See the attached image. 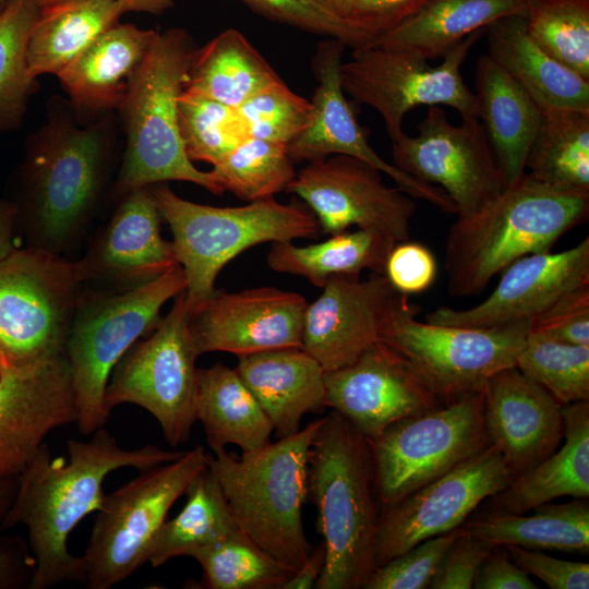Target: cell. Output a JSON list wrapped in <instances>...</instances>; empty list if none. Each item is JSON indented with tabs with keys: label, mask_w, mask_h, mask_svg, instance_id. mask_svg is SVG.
Here are the masks:
<instances>
[{
	"label": "cell",
	"mask_w": 589,
	"mask_h": 589,
	"mask_svg": "<svg viewBox=\"0 0 589 589\" xmlns=\"http://www.w3.org/2000/svg\"><path fill=\"white\" fill-rule=\"evenodd\" d=\"M392 142L393 165L404 173L441 188L457 216L471 215L502 193L505 179L479 119L453 124L442 106H430L417 124Z\"/></svg>",
	"instance_id": "9a60e30c"
},
{
	"label": "cell",
	"mask_w": 589,
	"mask_h": 589,
	"mask_svg": "<svg viewBox=\"0 0 589 589\" xmlns=\"http://www.w3.org/2000/svg\"><path fill=\"white\" fill-rule=\"evenodd\" d=\"M525 17L545 53L589 80V0H532Z\"/></svg>",
	"instance_id": "b9f144b4"
},
{
	"label": "cell",
	"mask_w": 589,
	"mask_h": 589,
	"mask_svg": "<svg viewBox=\"0 0 589 589\" xmlns=\"http://www.w3.org/2000/svg\"><path fill=\"white\" fill-rule=\"evenodd\" d=\"M588 216L589 190L558 189L522 173L481 209L457 216L450 226L444 248L449 294L481 293L509 264L551 251Z\"/></svg>",
	"instance_id": "3957f363"
},
{
	"label": "cell",
	"mask_w": 589,
	"mask_h": 589,
	"mask_svg": "<svg viewBox=\"0 0 589 589\" xmlns=\"http://www.w3.org/2000/svg\"><path fill=\"white\" fill-rule=\"evenodd\" d=\"M157 34L117 23L57 74L80 123L120 109Z\"/></svg>",
	"instance_id": "484cf974"
},
{
	"label": "cell",
	"mask_w": 589,
	"mask_h": 589,
	"mask_svg": "<svg viewBox=\"0 0 589 589\" xmlns=\"http://www.w3.org/2000/svg\"><path fill=\"white\" fill-rule=\"evenodd\" d=\"M125 12L121 0H67L40 9L27 45L29 74L57 75Z\"/></svg>",
	"instance_id": "836d02e7"
},
{
	"label": "cell",
	"mask_w": 589,
	"mask_h": 589,
	"mask_svg": "<svg viewBox=\"0 0 589 589\" xmlns=\"http://www.w3.org/2000/svg\"><path fill=\"white\" fill-rule=\"evenodd\" d=\"M39 9H44L67 0H34ZM129 11L160 14L173 7V0H121Z\"/></svg>",
	"instance_id": "680465c9"
},
{
	"label": "cell",
	"mask_w": 589,
	"mask_h": 589,
	"mask_svg": "<svg viewBox=\"0 0 589 589\" xmlns=\"http://www.w3.org/2000/svg\"><path fill=\"white\" fill-rule=\"evenodd\" d=\"M332 12L344 17V11L347 0H315ZM345 19V17H344Z\"/></svg>",
	"instance_id": "91938a15"
},
{
	"label": "cell",
	"mask_w": 589,
	"mask_h": 589,
	"mask_svg": "<svg viewBox=\"0 0 589 589\" xmlns=\"http://www.w3.org/2000/svg\"><path fill=\"white\" fill-rule=\"evenodd\" d=\"M191 35L178 27L157 34L152 48L118 110L125 148L111 196L167 181H185L221 195L213 173L197 169L188 157L179 131L178 99L196 50Z\"/></svg>",
	"instance_id": "5b68a950"
},
{
	"label": "cell",
	"mask_w": 589,
	"mask_h": 589,
	"mask_svg": "<svg viewBox=\"0 0 589 589\" xmlns=\"http://www.w3.org/2000/svg\"><path fill=\"white\" fill-rule=\"evenodd\" d=\"M293 164L286 144L248 137L211 172L224 192L254 202L286 191L297 176Z\"/></svg>",
	"instance_id": "60d3db41"
},
{
	"label": "cell",
	"mask_w": 589,
	"mask_h": 589,
	"mask_svg": "<svg viewBox=\"0 0 589 589\" xmlns=\"http://www.w3.org/2000/svg\"><path fill=\"white\" fill-rule=\"evenodd\" d=\"M326 561L325 543L321 540L312 550L304 564L294 572L283 589L315 588L323 573Z\"/></svg>",
	"instance_id": "9f6ffc18"
},
{
	"label": "cell",
	"mask_w": 589,
	"mask_h": 589,
	"mask_svg": "<svg viewBox=\"0 0 589 589\" xmlns=\"http://www.w3.org/2000/svg\"><path fill=\"white\" fill-rule=\"evenodd\" d=\"M474 589H537L529 574L508 555L505 546L495 545L482 562L473 581Z\"/></svg>",
	"instance_id": "db71d44e"
},
{
	"label": "cell",
	"mask_w": 589,
	"mask_h": 589,
	"mask_svg": "<svg viewBox=\"0 0 589 589\" xmlns=\"http://www.w3.org/2000/svg\"><path fill=\"white\" fill-rule=\"evenodd\" d=\"M322 418L241 456L213 450L209 467L237 527L274 558L297 570L314 545L305 534L308 460Z\"/></svg>",
	"instance_id": "8992f818"
},
{
	"label": "cell",
	"mask_w": 589,
	"mask_h": 589,
	"mask_svg": "<svg viewBox=\"0 0 589 589\" xmlns=\"http://www.w3.org/2000/svg\"><path fill=\"white\" fill-rule=\"evenodd\" d=\"M203 569L208 589H283L293 576L239 528L192 556Z\"/></svg>",
	"instance_id": "ab89813d"
},
{
	"label": "cell",
	"mask_w": 589,
	"mask_h": 589,
	"mask_svg": "<svg viewBox=\"0 0 589 589\" xmlns=\"http://www.w3.org/2000/svg\"><path fill=\"white\" fill-rule=\"evenodd\" d=\"M460 528L426 539L374 568L363 589H426Z\"/></svg>",
	"instance_id": "bcb514c9"
},
{
	"label": "cell",
	"mask_w": 589,
	"mask_h": 589,
	"mask_svg": "<svg viewBox=\"0 0 589 589\" xmlns=\"http://www.w3.org/2000/svg\"><path fill=\"white\" fill-rule=\"evenodd\" d=\"M382 173L362 159L333 155L309 161L286 191L312 211L322 233L332 236L356 226L385 233L396 242L408 240L416 199L387 185Z\"/></svg>",
	"instance_id": "e0dca14e"
},
{
	"label": "cell",
	"mask_w": 589,
	"mask_h": 589,
	"mask_svg": "<svg viewBox=\"0 0 589 589\" xmlns=\"http://www.w3.org/2000/svg\"><path fill=\"white\" fill-rule=\"evenodd\" d=\"M488 55L542 109H589V80L545 53L530 37L526 17H501L485 27Z\"/></svg>",
	"instance_id": "f546056e"
},
{
	"label": "cell",
	"mask_w": 589,
	"mask_h": 589,
	"mask_svg": "<svg viewBox=\"0 0 589 589\" xmlns=\"http://www.w3.org/2000/svg\"><path fill=\"white\" fill-rule=\"evenodd\" d=\"M308 498L326 561L317 589H363L375 568L381 508L368 440L341 414L322 418L308 460Z\"/></svg>",
	"instance_id": "277c9868"
},
{
	"label": "cell",
	"mask_w": 589,
	"mask_h": 589,
	"mask_svg": "<svg viewBox=\"0 0 589 589\" xmlns=\"http://www.w3.org/2000/svg\"><path fill=\"white\" fill-rule=\"evenodd\" d=\"M279 81L247 37L238 29L228 28L196 48L184 88L238 108Z\"/></svg>",
	"instance_id": "d590c367"
},
{
	"label": "cell",
	"mask_w": 589,
	"mask_h": 589,
	"mask_svg": "<svg viewBox=\"0 0 589 589\" xmlns=\"http://www.w3.org/2000/svg\"><path fill=\"white\" fill-rule=\"evenodd\" d=\"M495 545L466 533L459 536L443 554L430 589H471L477 573Z\"/></svg>",
	"instance_id": "681fc988"
},
{
	"label": "cell",
	"mask_w": 589,
	"mask_h": 589,
	"mask_svg": "<svg viewBox=\"0 0 589 589\" xmlns=\"http://www.w3.org/2000/svg\"><path fill=\"white\" fill-rule=\"evenodd\" d=\"M91 435L86 441L69 440L67 459L52 457L44 443L17 476L15 495L1 528L23 525L27 529L34 560L31 589L80 581L82 560L69 551V536L82 519L101 508L109 473L123 467L142 471L184 453L155 445L125 449L104 428Z\"/></svg>",
	"instance_id": "6da1fadb"
},
{
	"label": "cell",
	"mask_w": 589,
	"mask_h": 589,
	"mask_svg": "<svg viewBox=\"0 0 589 589\" xmlns=\"http://www.w3.org/2000/svg\"><path fill=\"white\" fill-rule=\"evenodd\" d=\"M483 414L491 445L515 476L555 453L564 437L562 405L516 366L489 378Z\"/></svg>",
	"instance_id": "d4e9b609"
},
{
	"label": "cell",
	"mask_w": 589,
	"mask_h": 589,
	"mask_svg": "<svg viewBox=\"0 0 589 589\" xmlns=\"http://www.w3.org/2000/svg\"><path fill=\"white\" fill-rule=\"evenodd\" d=\"M395 243L393 238L380 231L347 230L304 247L292 241L273 242L266 262L274 272L303 277L322 288L336 275L361 274L365 269L384 274Z\"/></svg>",
	"instance_id": "e575fe53"
},
{
	"label": "cell",
	"mask_w": 589,
	"mask_h": 589,
	"mask_svg": "<svg viewBox=\"0 0 589 589\" xmlns=\"http://www.w3.org/2000/svg\"><path fill=\"white\" fill-rule=\"evenodd\" d=\"M501 273L495 289L479 304L441 306L428 312L425 322L477 328L530 323L565 293L589 285V237L557 253L522 256Z\"/></svg>",
	"instance_id": "603a6c76"
},
{
	"label": "cell",
	"mask_w": 589,
	"mask_h": 589,
	"mask_svg": "<svg viewBox=\"0 0 589 589\" xmlns=\"http://www.w3.org/2000/svg\"><path fill=\"white\" fill-rule=\"evenodd\" d=\"M515 477L501 453H482L380 512L375 568L416 544L450 532Z\"/></svg>",
	"instance_id": "2e32d148"
},
{
	"label": "cell",
	"mask_w": 589,
	"mask_h": 589,
	"mask_svg": "<svg viewBox=\"0 0 589 589\" xmlns=\"http://www.w3.org/2000/svg\"><path fill=\"white\" fill-rule=\"evenodd\" d=\"M347 47L336 38L318 43L312 59V71L317 81L311 99L313 117L309 127L286 145L288 155L293 163H309L333 155L362 159L390 177L398 188L416 200H424L443 213L457 214L454 202L441 188L404 173L381 158L369 144L340 82V65Z\"/></svg>",
	"instance_id": "ffe728a7"
},
{
	"label": "cell",
	"mask_w": 589,
	"mask_h": 589,
	"mask_svg": "<svg viewBox=\"0 0 589 589\" xmlns=\"http://www.w3.org/2000/svg\"><path fill=\"white\" fill-rule=\"evenodd\" d=\"M235 369L264 410L278 438L297 433L305 414L327 408L325 371L302 348L240 356Z\"/></svg>",
	"instance_id": "4316f807"
},
{
	"label": "cell",
	"mask_w": 589,
	"mask_h": 589,
	"mask_svg": "<svg viewBox=\"0 0 589 589\" xmlns=\"http://www.w3.org/2000/svg\"><path fill=\"white\" fill-rule=\"evenodd\" d=\"M264 16L305 32L336 38L354 49L373 39L315 0H241Z\"/></svg>",
	"instance_id": "7dc6e473"
},
{
	"label": "cell",
	"mask_w": 589,
	"mask_h": 589,
	"mask_svg": "<svg viewBox=\"0 0 589 589\" xmlns=\"http://www.w3.org/2000/svg\"><path fill=\"white\" fill-rule=\"evenodd\" d=\"M484 389L390 425L369 442L380 508L486 449Z\"/></svg>",
	"instance_id": "7c38bea8"
},
{
	"label": "cell",
	"mask_w": 589,
	"mask_h": 589,
	"mask_svg": "<svg viewBox=\"0 0 589 589\" xmlns=\"http://www.w3.org/2000/svg\"><path fill=\"white\" fill-rule=\"evenodd\" d=\"M17 477L0 480V525L2 524L15 495ZM20 566L7 548L0 545V588H13L19 585Z\"/></svg>",
	"instance_id": "11a10c76"
},
{
	"label": "cell",
	"mask_w": 589,
	"mask_h": 589,
	"mask_svg": "<svg viewBox=\"0 0 589 589\" xmlns=\"http://www.w3.org/2000/svg\"><path fill=\"white\" fill-rule=\"evenodd\" d=\"M436 273L437 265L432 252L408 239L395 243L387 256L384 275L396 290L408 296L430 288Z\"/></svg>",
	"instance_id": "f907efd6"
},
{
	"label": "cell",
	"mask_w": 589,
	"mask_h": 589,
	"mask_svg": "<svg viewBox=\"0 0 589 589\" xmlns=\"http://www.w3.org/2000/svg\"><path fill=\"white\" fill-rule=\"evenodd\" d=\"M419 309L398 315L382 340L404 354L444 404L484 389L490 377L516 366L530 323L458 327L420 322Z\"/></svg>",
	"instance_id": "5bb4252c"
},
{
	"label": "cell",
	"mask_w": 589,
	"mask_h": 589,
	"mask_svg": "<svg viewBox=\"0 0 589 589\" xmlns=\"http://www.w3.org/2000/svg\"><path fill=\"white\" fill-rule=\"evenodd\" d=\"M325 401L368 442L398 421L445 405L419 370L383 341L351 364L325 372Z\"/></svg>",
	"instance_id": "d6986e66"
},
{
	"label": "cell",
	"mask_w": 589,
	"mask_h": 589,
	"mask_svg": "<svg viewBox=\"0 0 589 589\" xmlns=\"http://www.w3.org/2000/svg\"><path fill=\"white\" fill-rule=\"evenodd\" d=\"M185 289L187 277L178 264L134 288L81 291L64 348L81 434L104 428L110 418L105 393L115 365L140 337L154 330L164 304Z\"/></svg>",
	"instance_id": "ba28073f"
},
{
	"label": "cell",
	"mask_w": 589,
	"mask_h": 589,
	"mask_svg": "<svg viewBox=\"0 0 589 589\" xmlns=\"http://www.w3.org/2000/svg\"><path fill=\"white\" fill-rule=\"evenodd\" d=\"M116 157L113 112L80 123L69 101L49 99L45 123L27 140L13 202L28 247L61 255L77 242L109 187Z\"/></svg>",
	"instance_id": "7a4b0ae2"
},
{
	"label": "cell",
	"mask_w": 589,
	"mask_h": 589,
	"mask_svg": "<svg viewBox=\"0 0 589 589\" xmlns=\"http://www.w3.org/2000/svg\"><path fill=\"white\" fill-rule=\"evenodd\" d=\"M516 368L562 406L589 401V346L529 333L518 353Z\"/></svg>",
	"instance_id": "ee69618b"
},
{
	"label": "cell",
	"mask_w": 589,
	"mask_h": 589,
	"mask_svg": "<svg viewBox=\"0 0 589 589\" xmlns=\"http://www.w3.org/2000/svg\"><path fill=\"white\" fill-rule=\"evenodd\" d=\"M250 137L289 144L311 123V100L279 81L254 94L238 108Z\"/></svg>",
	"instance_id": "f6af8a7d"
},
{
	"label": "cell",
	"mask_w": 589,
	"mask_h": 589,
	"mask_svg": "<svg viewBox=\"0 0 589 589\" xmlns=\"http://www.w3.org/2000/svg\"><path fill=\"white\" fill-rule=\"evenodd\" d=\"M40 9L34 0H5L0 9V134L16 129L38 83L27 70V45Z\"/></svg>",
	"instance_id": "f35d334b"
},
{
	"label": "cell",
	"mask_w": 589,
	"mask_h": 589,
	"mask_svg": "<svg viewBox=\"0 0 589 589\" xmlns=\"http://www.w3.org/2000/svg\"><path fill=\"white\" fill-rule=\"evenodd\" d=\"M195 416L212 452L232 444L241 453L271 442L273 426L236 369L220 362L197 369Z\"/></svg>",
	"instance_id": "1f68e13d"
},
{
	"label": "cell",
	"mask_w": 589,
	"mask_h": 589,
	"mask_svg": "<svg viewBox=\"0 0 589 589\" xmlns=\"http://www.w3.org/2000/svg\"><path fill=\"white\" fill-rule=\"evenodd\" d=\"M509 557L551 589H588L589 564L552 557L540 550L506 545Z\"/></svg>",
	"instance_id": "816d5d0a"
},
{
	"label": "cell",
	"mask_w": 589,
	"mask_h": 589,
	"mask_svg": "<svg viewBox=\"0 0 589 589\" xmlns=\"http://www.w3.org/2000/svg\"><path fill=\"white\" fill-rule=\"evenodd\" d=\"M160 219L151 187L122 196L86 253L74 262L82 284L130 289L178 265L172 241L161 236Z\"/></svg>",
	"instance_id": "cb8c5ba5"
},
{
	"label": "cell",
	"mask_w": 589,
	"mask_h": 589,
	"mask_svg": "<svg viewBox=\"0 0 589 589\" xmlns=\"http://www.w3.org/2000/svg\"><path fill=\"white\" fill-rule=\"evenodd\" d=\"M17 226L16 207L12 201L0 199V259L16 249L13 232Z\"/></svg>",
	"instance_id": "6f0895ef"
},
{
	"label": "cell",
	"mask_w": 589,
	"mask_h": 589,
	"mask_svg": "<svg viewBox=\"0 0 589 589\" xmlns=\"http://www.w3.org/2000/svg\"><path fill=\"white\" fill-rule=\"evenodd\" d=\"M529 333L589 346V285L574 289L530 322Z\"/></svg>",
	"instance_id": "c3c4849f"
},
{
	"label": "cell",
	"mask_w": 589,
	"mask_h": 589,
	"mask_svg": "<svg viewBox=\"0 0 589 589\" xmlns=\"http://www.w3.org/2000/svg\"><path fill=\"white\" fill-rule=\"evenodd\" d=\"M180 136L188 157L215 166L249 136L237 108L183 88L178 99Z\"/></svg>",
	"instance_id": "7bdbcfd3"
},
{
	"label": "cell",
	"mask_w": 589,
	"mask_h": 589,
	"mask_svg": "<svg viewBox=\"0 0 589 589\" xmlns=\"http://www.w3.org/2000/svg\"><path fill=\"white\" fill-rule=\"evenodd\" d=\"M185 494L181 512L164 521L149 545L147 563L153 567L178 556L192 557L238 529L209 464L194 477Z\"/></svg>",
	"instance_id": "8d00e7d4"
},
{
	"label": "cell",
	"mask_w": 589,
	"mask_h": 589,
	"mask_svg": "<svg viewBox=\"0 0 589 589\" xmlns=\"http://www.w3.org/2000/svg\"><path fill=\"white\" fill-rule=\"evenodd\" d=\"M75 421L65 354L25 366L0 363V480L17 477L52 431Z\"/></svg>",
	"instance_id": "7402d4cb"
},
{
	"label": "cell",
	"mask_w": 589,
	"mask_h": 589,
	"mask_svg": "<svg viewBox=\"0 0 589 589\" xmlns=\"http://www.w3.org/2000/svg\"><path fill=\"white\" fill-rule=\"evenodd\" d=\"M532 0H428L370 44L408 50L425 60L444 57L455 45L494 21L526 16Z\"/></svg>",
	"instance_id": "4dcf8cb0"
},
{
	"label": "cell",
	"mask_w": 589,
	"mask_h": 589,
	"mask_svg": "<svg viewBox=\"0 0 589 589\" xmlns=\"http://www.w3.org/2000/svg\"><path fill=\"white\" fill-rule=\"evenodd\" d=\"M414 309L419 306L384 274L371 273L365 279L360 274L333 276L318 298L308 302L301 348L325 372L341 369L381 341L398 315Z\"/></svg>",
	"instance_id": "ac0fdd59"
},
{
	"label": "cell",
	"mask_w": 589,
	"mask_h": 589,
	"mask_svg": "<svg viewBox=\"0 0 589 589\" xmlns=\"http://www.w3.org/2000/svg\"><path fill=\"white\" fill-rule=\"evenodd\" d=\"M306 299L275 287L237 292L217 289L188 313L199 356L224 351L237 357L283 348H301Z\"/></svg>",
	"instance_id": "44dd1931"
},
{
	"label": "cell",
	"mask_w": 589,
	"mask_h": 589,
	"mask_svg": "<svg viewBox=\"0 0 589 589\" xmlns=\"http://www.w3.org/2000/svg\"><path fill=\"white\" fill-rule=\"evenodd\" d=\"M428 0H347L344 17L373 40L398 25Z\"/></svg>",
	"instance_id": "f5cc1de1"
},
{
	"label": "cell",
	"mask_w": 589,
	"mask_h": 589,
	"mask_svg": "<svg viewBox=\"0 0 589 589\" xmlns=\"http://www.w3.org/2000/svg\"><path fill=\"white\" fill-rule=\"evenodd\" d=\"M483 34L485 28L468 35L436 67L408 50L373 44L354 48L340 65L342 89L354 103L380 113L392 142L404 133L406 113L418 106H447L461 119H479L461 67Z\"/></svg>",
	"instance_id": "8fae6325"
},
{
	"label": "cell",
	"mask_w": 589,
	"mask_h": 589,
	"mask_svg": "<svg viewBox=\"0 0 589 589\" xmlns=\"http://www.w3.org/2000/svg\"><path fill=\"white\" fill-rule=\"evenodd\" d=\"M74 262L43 249L0 259V363L25 366L64 354L81 294Z\"/></svg>",
	"instance_id": "30bf717a"
},
{
	"label": "cell",
	"mask_w": 589,
	"mask_h": 589,
	"mask_svg": "<svg viewBox=\"0 0 589 589\" xmlns=\"http://www.w3.org/2000/svg\"><path fill=\"white\" fill-rule=\"evenodd\" d=\"M531 510L525 515L489 508L470 516L460 529L494 545L588 554V498L550 502Z\"/></svg>",
	"instance_id": "d6a6232c"
},
{
	"label": "cell",
	"mask_w": 589,
	"mask_h": 589,
	"mask_svg": "<svg viewBox=\"0 0 589 589\" xmlns=\"http://www.w3.org/2000/svg\"><path fill=\"white\" fill-rule=\"evenodd\" d=\"M564 444L491 496V509L527 512L557 497H589V401L562 406Z\"/></svg>",
	"instance_id": "f1b7e54d"
},
{
	"label": "cell",
	"mask_w": 589,
	"mask_h": 589,
	"mask_svg": "<svg viewBox=\"0 0 589 589\" xmlns=\"http://www.w3.org/2000/svg\"><path fill=\"white\" fill-rule=\"evenodd\" d=\"M199 357L183 291L153 334L136 340L115 365L105 393L106 410L110 413L122 404L140 406L156 419L170 446L184 444L196 421Z\"/></svg>",
	"instance_id": "4fadbf2b"
},
{
	"label": "cell",
	"mask_w": 589,
	"mask_h": 589,
	"mask_svg": "<svg viewBox=\"0 0 589 589\" xmlns=\"http://www.w3.org/2000/svg\"><path fill=\"white\" fill-rule=\"evenodd\" d=\"M209 457L199 445L173 461L140 471L106 495L81 556L80 582L89 589H109L147 563L149 545L168 512L208 466Z\"/></svg>",
	"instance_id": "9c48e42d"
},
{
	"label": "cell",
	"mask_w": 589,
	"mask_h": 589,
	"mask_svg": "<svg viewBox=\"0 0 589 589\" xmlns=\"http://www.w3.org/2000/svg\"><path fill=\"white\" fill-rule=\"evenodd\" d=\"M526 172L554 188L589 190V109L543 110Z\"/></svg>",
	"instance_id": "74e56055"
},
{
	"label": "cell",
	"mask_w": 589,
	"mask_h": 589,
	"mask_svg": "<svg viewBox=\"0 0 589 589\" xmlns=\"http://www.w3.org/2000/svg\"><path fill=\"white\" fill-rule=\"evenodd\" d=\"M473 94L478 118L508 185L526 172L543 110L489 55L477 62Z\"/></svg>",
	"instance_id": "83f0119b"
},
{
	"label": "cell",
	"mask_w": 589,
	"mask_h": 589,
	"mask_svg": "<svg viewBox=\"0 0 589 589\" xmlns=\"http://www.w3.org/2000/svg\"><path fill=\"white\" fill-rule=\"evenodd\" d=\"M5 0H0V9L2 8Z\"/></svg>",
	"instance_id": "94428289"
},
{
	"label": "cell",
	"mask_w": 589,
	"mask_h": 589,
	"mask_svg": "<svg viewBox=\"0 0 589 589\" xmlns=\"http://www.w3.org/2000/svg\"><path fill=\"white\" fill-rule=\"evenodd\" d=\"M151 191L172 232L177 261L187 277L189 314L216 292L220 271L249 248L316 239L322 233L312 211L297 200L284 204L269 197L219 207L184 200L166 183L153 184Z\"/></svg>",
	"instance_id": "52a82bcc"
}]
</instances>
